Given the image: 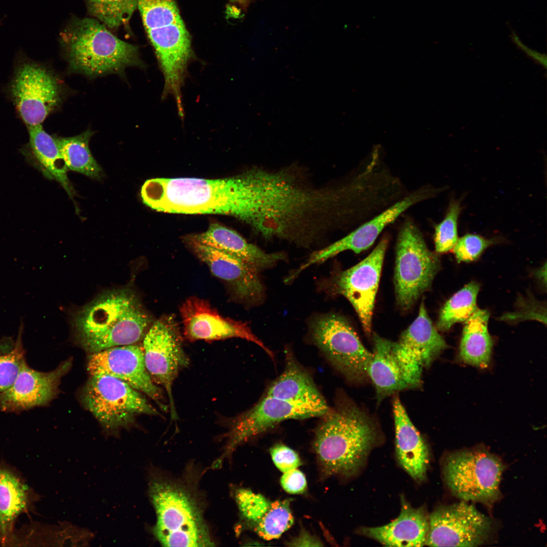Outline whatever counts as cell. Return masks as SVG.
Returning a JSON list of instances; mask_svg holds the SVG:
<instances>
[{
	"label": "cell",
	"instance_id": "cell-1",
	"mask_svg": "<svg viewBox=\"0 0 547 547\" xmlns=\"http://www.w3.org/2000/svg\"><path fill=\"white\" fill-rule=\"evenodd\" d=\"M245 173L225 178H156L141 187L143 203L157 211L174 214L229 215L243 221Z\"/></svg>",
	"mask_w": 547,
	"mask_h": 547
},
{
	"label": "cell",
	"instance_id": "cell-2",
	"mask_svg": "<svg viewBox=\"0 0 547 547\" xmlns=\"http://www.w3.org/2000/svg\"><path fill=\"white\" fill-rule=\"evenodd\" d=\"M151 316L130 287L106 291L75 311L71 325L88 353L135 344L144 337Z\"/></svg>",
	"mask_w": 547,
	"mask_h": 547
},
{
	"label": "cell",
	"instance_id": "cell-3",
	"mask_svg": "<svg viewBox=\"0 0 547 547\" xmlns=\"http://www.w3.org/2000/svg\"><path fill=\"white\" fill-rule=\"evenodd\" d=\"M322 417L312 446L322 474L345 477L356 474L378 441L375 423L349 404L329 409Z\"/></svg>",
	"mask_w": 547,
	"mask_h": 547
},
{
	"label": "cell",
	"instance_id": "cell-4",
	"mask_svg": "<svg viewBox=\"0 0 547 547\" xmlns=\"http://www.w3.org/2000/svg\"><path fill=\"white\" fill-rule=\"evenodd\" d=\"M137 7L164 77L162 97L172 95L183 116L181 89L193 57L189 34L175 0H137Z\"/></svg>",
	"mask_w": 547,
	"mask_h": 547
},
{
	"label": "cell",
	"instance_id": "cell-5",
	"mask_svg": "<svg viewBox=\"0 0 547 547\" xmlns=\"http://www.w3.org/2000/svg\"><path fill=\"white\" fill-rule=\"evenodd\" d=\"M70 67L89 76L119 72L142 66L138 48L113 35L95 18H74L61 31Z\"/></svg>",
	"mask_w": 547,
	"mask_h": 547
},
{
	"label": "cell",
	"instance_id": "cell-6",
	"mask_svg": "<svg viewBox=\"0 0 547 547\" xmlns=\"http://www.w3.org/2000/svg\"><path fill=\"white\" fill-rule=\"evenodd\" d=\"M157 522L153 532L165 546L214 545L196 500L181 486L162 479L149 482Z\"/></svg>",
	"mask_w": 547,
	"mask_h": 547
},
{
	"label": "cell",
	"instance_id": "cell-7",
	"mask_svg": "<svg viewBox=\"0 0 547 547\" xmlns=\"http://www.w3.org/2000/svg\"><path fill=\"white\" fill-rule=\"evenodd\" d=\"M504 468L497 456L477 448L448 454L444 460L443 474L454 496L464 501L490 505L500 497Z\"/></svg>",
	"mask_w": 547,
	"mask_h": 547
},
{
	"label": "cell",
	"instance_id": "cell-8",
	"mask_svg": "<svg viewBox=\"0 0 547 547\" xmlns=\"http://www.w3.org/2000/svg\"><path fill=\"white\" fill-rule=\"evenodd\" d=\"M440 267L438 256L427 248L417 226L405 223L396 246L394 282L397 303L409 309L431 286Z\"/></svg>",
	"mask_w": 547,
	"mask_h": 547
},
{
	"label": "cell",
	"instance_id": "cell-9",
	"mask_svg": "<svg viewBox=\"0 0 547 547\" xmlns=\"http://www.w3.org/2000/svg\"><path fill=\"white\" fill-rule=\"evenodd\" d=\"M7 90L26 126L41 124L57 108L61 99V86L54 73L24 57L16 61Z\"/></svg>",
	"mask_w": 547,
	"mask_h": 547
},
{
	"label": "cell",
	"instance_id": "cell-10",
	"mask_svg": "<svg viewBox=\"0 0 547 547\" xmlns=\"http://www.w3.org/2000/svg\"><path fill=\"white\" fill-rule=\"evenodd\" d=\"M83 399L86 408L108 430L129 425L137 415H160L139 391L105 374L91 375Z\"/></svg>",
	"mask_w": 547,
	"mask_h": 547
},
{
	"label": "cell",
	"instance_id": "cell-11",
	"mask_svg": "<svg viewBox=\"0 0 547 547\" xmlns=\"http://www.w3.org/2000/svg\"><path fill=\"white\" fill-rule=\"evenodd\" d=\"M143 340L146 369L154 382L166 392L171 419L177 420L172 386L179 372L189 365V360L183 348L175 318L162 316L150 326Z\"/></svg>",
	"mask_w": 547,
	"mask_h": 547
},
{
	"label": "cell",
	"instance_id": "cell-12",
	"mask_svg": "<svg viewBox=\"0 0 547 547\" xmlns=\"http://www.w3.org/2000/svg\"><path fill=\"white\" fill-rule=\"evenodd\" d=\"M310 329L315 343L348 379L360 381L368 376L372 353L343 318L332 314L316 317Z\"/></svg>",
	"mask_w": 547,
	"mask_h": 547
},
{
	"label": "cell",
	"instance_id": "cell-13",
	"mask_svg": "<svg viewBox=\"0 0 547 547\" xmlns=\"http://www.w3.org/2000/svg\"><path fill=\"white\" fill-rule=\"evenodd\" d=\"M425 544L431 546H476L485 543L493 529L492 520L464 501L437 507L428 517Z\"/></svg>",
	"mask_w": 547,
	"mask_h": 547
},
{
	"label": "cell",
	"instance_id": "cell-14",
	"mask_svg": "<svg viewBox=\"0 0 547 547\" xmlns=\"http://www.w3.org/2000/svg\"><path fill=\"white\" fill-rule=\"evenodd\" d=\"M329 409L327 405L295 403L265 395L230 421L224 455L230 454L240 444L282 421L322 417Z\"/></svg>",
	"mask_w": 547,
	"mask_h": 547
},
{
	"label": "cell",
	"instance_id": "cell-15",
	"mask_svg": "<svg viewBox=\"0 0 547 547\" xmlns=\"http://www.w3.org/2000/svg\"><path fill=\"white\" fill-rule=\"evenodd\" d=\"M447 344L433 325L422 302L412 323L393 342V350L410 388L421 384L423 368L428 367Z\"/></svg>",
	"mask_w": 547,
	"mask_h": 547
},
{
	"label": "cell",
	"instance_id": "cell-16",
	"mask_svg": "<svg viewBox=\"0 0 547 547\" xmlns=\"http://www.w3.org/2000/svg\"><path fill=\"white\" fill-rule=\"evenodd\" d=\"M87 369L91 375L105 374L118 378L146 394L164 411L168 406L163 390L153 380L145 363L142 347L129 344L92 354Z\"/></svg>",
	"mask_w": 547,
	"mask_h": 547
},
{
	"label": "cell",
	"instance_id": "cell-17",
	"mask_svg": "<svg viewBox=\"0 0 547 547\" xmlns=\"http://www.w3.org/2000/svg\"><path fill=\"white\" fill-rule=\"evenodd\" d=\"M387 246L384 238L360 262L341 272L336 291L345 296L357 313L365 332H371L372 319L383 259Z\"/></svg>",
	"mask_w": 547,
	"mask_h": 547
},
{
	"label": "cell",
	"instance_id": "cell-18",
	"mask_svg": "<svg viewBox=\"0 0 547 547\" xmlns=\"http://www.w3.org/2000/svg\"><path fill=\"white\" fill-rule=\"evenodd\" d=\"M180 311L183 334L190 341L240 338L257 344L273 357V353L253 333L246 323L223 317L206 300L189 297L182 304Z\"/></svg>",
	"mask_w": 547,
	"mask_h": 547
},
{
	"label": "cell",
	"instance_id": "cell-19",
	"mask_svg": "<svg viewBox=\"0 0 547 547\" xmlns=\"http://www.w3.org/2000/svg\"><path fill=\"white\" fill-rule=\"evenodd\" d=\"M68 365L45 372L33 369L25 361L12 385L0 392V410L20 412L48 404L56 396Z\"/></svg>",
	"mask_w": 547,
	"mask_h": 547
},
{
	"label": "cell",
	"instance_id": "cell-20",
	"mask_svg": "<svg viewBox=\"0 0 547 547\" xmlns=\"http://www.w3.org/2000/svg\"><path fill=\"white\" fill-rule=\"evenodd\" d=\"M184 241L214 276L228 284L239 299L252 302L261 298L263 286L255 267L240 258L201 244L187 236Z\"/></svg>",
	"mask_w": 547,
	"mask_h": 547
},
{
	"label": "cell",
	"instance_id": "cell-21",
	"mask_svg": "<svg viewBox=\"0 0 547 547\" xmlns=\"http://www.w3.org/2000/svg\"><path fill=\"white\" fill-rule=\"evenodd\" d=\"M427 198L423 190L418 191L400 200L347 236L327 247L314 252L296 273L311 265L321 263L346 250L359 253L371 247L384 228L393 223L413 205Z\"/></svg>",
	"mask_w": 547,
	"mask_h": 547
},
{
	"label": "cell",
	"instance_id": "cell-22",
	"mask_svg": "<svg viewBox=\"0 0 547 547\" xmlns=\"http://www.w3.org/2000/svg\"><path fill=\"white\" fill-rule=\"evenodd\" d=\"M429 529L428 517L424 507H413L403 497L399 516L383 526L363 527L362 534L385 546H422Z\"/></svg>",
	"mask_w": 547,
	"mask_h": 547
},
{
	"label": "cell",
	"instance_id": "cell-23",
	"mask_svg": "<svg viewBox=\"0 0 547 547\" xmlns=\"http://www.w3.org/2000/svg\"><path fill=\"white\" fill-rule=\"evenodd\" d=\"M396 453L404 470L417 482L426 478L429 451L425 442L412 423L398 396L393 400Z\"/></svg>",
	"mask_w": 547,
	"mask_h": 547
},
{
	"label": "cell",
	"instance_id": "cell-24",
	"mask_svg": "<svg viewBox=\"0 0 547 547\" xmlns=\"http://www.w3.org/2000/svg\"><path fill=\"white\" fill-rule=\"evenodd\" d=\"M186 236L201 244L240 258L257 270L271 266L284 256L279 253H266L247 242L236 231L217 223L211 224L203 232Z\"/></svg>",
	"mask_w": 547,
	"mask_h": 547
},
{
	"label": "cell",
	"instance_id": "cell-25",
	"mask_svg": "<svg viewBox=\"0 0 547 547\" xmlns=\"http://www.w3.org/2000/svg\"><path fill=\"white\" fill-rule=\"evenodd\" d=\"M374 349L367 375L380 402L386 397L409 388L393 350V342L378 335L373 336Z\"/></svg>",
	"mask_w": 547,
	"mask_h": 547
},
{
	"label": "cell",
	"instance_id": "cell-26",
	"mask_svg": "<svg viewBox=\"0 0 547 547\" xmlns=\"http://www.w3.org/2000/svg\"><path fill=\"white\" fill-rule=\"evenodd\" d=\"M265 395L295 403L327 405L308 373L289 356L284 371Z\"/></svg>",
	"mask_w": 547,
	"mask_h": 547
},
{
	"label": "cell",
	"instance_id": "cell-27",
	"mask_svg": "<svg viewBox=\"0 0 547 547\" xmlns=\"http://www.w3.org/2000/svg\"><path fill=\"white\" fill-rule=\"evenodd\" d=\"M27 485L10 470L0 466V541L3 545L12 539L14 522L27 508Z\"/></svg>",
	"mask_w": 547,
	"mask_h": 547
},
{
	"label": "cell",
	"instance_id": "cell-28",
	"mask_svg": "<svg viewBox=\"0 0 547 547\" xmlns=\"http://www.w3.org/2000/svg\"><path fill=\"white\" fill-rule=\"evenodd\" d=\"M489 312L477 308L464 322L459 357L465 363L480 368L490 362L492 340L488 330Z\"/></svg>",
	"mask_w": 547,
	"mask_h": 547
},
{
	"label": "cell",
	"instance_id": "cell-29",
	"mask_svg": "<svg viewBox=\"0 0 547 547\" xmlns=\"http://www.w3.org/2000/svg\"><path fill=\"white\" fill-rule=\"evenodd\" d=\"M29 146L42 170L49 178L58 182L73 199L75 190L68 177L67 168L55 138L46 132L41 124L27 126Z\"/></svg>",
	"mask_w": 547,
	"mask_h": 547
},
{
	"label": "cell",
	"instance_id": "cell-30",
	"mask_svg": "<svg viewBox=\"0 0 547 547\" xmlns=\"http://www.w3.org/2000/svg\"><path fill=\"white\" fill-rule=\"evenodd\" d=\"M93 132L87 130L70 137L56 138L61 157L68 169L92 178H100V166L93 157L89 147Z\"/></svg>",
	"mask_w": 547,
	"mask_h": 547
},
{
	"label": "cell",
	"instance_id": "cell-31",
	"mask_svg": "<svg viewBox=\"0 0 547 547\" xmlns=\"http://www.w3.org/2000/svg\"><path fill=\"white\" fill-rule=\"evenodd\" d=\"M479 285L472 282L453 295L441 309L436 328L446 331L457 323L465 322L478 308Z\"/></svg>",
	"mask_w": 547,
	"mask_h": 547
},
{
	"label": "cell",
	"instance_id": "cell-32",
	"mask_svg": "<svg viewBox=\"0 0 547 547\" xmlns=\"http://www.w3.org/2000/svg\"><path fill=\"white\" fill-rule=\"evenodd\" d=\"M90 14L107 27L127 26L137 7V0H86Z\"/></svg>",
	"mask_w": 547,
	"mask_h": 547
},
{
	"label": "cell",
	"instance_id": "cell-33",
	"mask_svg": "<svg viewBox=\"0 0 547 547\" xmlns=\"http://www.w3.org/2000/svg\"><path fill=\"white\" fill-rule=\"evenodd\" d=\"M294 523V517L287 499L271 502L261 519L254 524V531L261 538L269 540L281 536Z\"/></svg>",
	"mask_w": 547,
	"mask_h": 547
},
{
	"label": "cell",
	"instance_id": "cell-34",
	"mask_svg": "<svg viewBox=\"0 0 547 547\" xmlns=\"http://www.w3.org/2000/svg\"><path fill=\"white\" fill-rule=\"evenodd\" d=\"M462 207L459 201L450 203L446 216L435 227L434 242L436 251L446 253L452 250L458 239V220Z\"/></svg>",
	"mask_w": 547,
	"mask_h": 547
},
{
	"label": "cell",
	"instance_id": "cell-35",
	"mask_svg": "<svg viewBox=\"0 0 547 547\" xmlns=\"http://www.w3.org/2000/svg\"><path fill=\"white\" fill-rule=\"evenodd\" d=\"M22 328L12 349L0 354V392L9 387L15 380L22 365L26 361L22 342Z\"/></svg>",
	"mask_w": 547,
	"mask_h": 547
},
{
	"label": "cell",
	"instance_id": "cell-36",
	"mask_svg": "<svg viewBox=\"0 0 547 547\" xmlns=\"http://www.w3.org/2000/svg\"><path fill=\"white\" fill-rule=\"evenodd\" d=\"M235 498L243 518L253 525L261 519L270 504L262 495L247 489L238 490Z\"/></svg>",
	"mask_w": 547,
	"mask_h": 547
},
{
	"label": "cell",
	"instance_id": "cell-37",
	"mask_svg": "<svg viewBox=\"0 0 547 547\" xmlns=\"http://www.w3.org/2000/svg\"><path fill=\"white\" fill-rule=\"evenodd\" d=\"M495 243L494 239L469 233L458 238L452 250L457 261L470 262L478 259L485 249Z\"/></svg>",
	"mask_w": 547,
	"mask_h": 547
},
{
	"label": "cell",
	"instance_id": "cell-38",
	"mask_svg": "<svg viewBox=\"0 0 547 547\" xmlns=\"http://www.w3.org/2000/svg\"><path fill=\"white\" fill-rule=\"evenodd\" d=\"M270 454L276 466L283 473L297 468L301 464L298 454L283 444H278L271 447Z\"/></svg>",
	"mask_w": 547,
	"mask_h": 547
},
{
	"label": "cell",
	"instance_id": "cell-39",
	"mask_svg": "<svg viewBox=\"0 0 547 547\" xmlns=\"http://www.w3.org/2000/svg\"><path fill=\"white\" fill-rule=\"evenodd\" d=\"M280 483L283 489L290 494H302L307 488L304 475L297 468L284 473Z\"/></svg>",
	"mask_w": 547,
	"mask_h": 547
},
{
	"label": "cell",
	"instance_id": "cell-40",
	"mask_svg": "<svg viewBox=\"0 0 547 547\" xmlns=\"http://www.w3.org/2000/svg\"><path fill=\"white\" fill-rule=\"evenodd\" d=\"M511 36L512 41L519 48L524 52L528 56L537 61L539 64L542 65L543 67H544V68H546V57L544 54H541L528 48L522 42L515 32L512 31Z\"/></svg>",
	"mask_w": 547,
	"mask_h": 547
},
{
	"label": "cell",
	"instance_id": "cell-41",
	"mask_svg": "<svg viewBox=\"0 0 547 547\" xmlns=\"http://www.w3.org/2000/svg\"><path fill=\"white\" fill-rule=\"evenodd\" d=\"M292 546H321V541L308 533L303 532L290 543Z\"/></svg>",
	"mask_w": 547,
	"mask_h": 547
},
{
	"label": "cell",
	"instance_id": "cell-42",
	"mask_svg": "<svg viewBox=\"0 0 547 547\" xmlns=\"http://www.w3.org/2000/svg\"><path fill=\"white\" fill-rule=\"evenodd\" d=\"M540 270L537 271V276L538 278L543 282L545 284L546 283V275H544V273H546V264L544 265V267H542Z\"/></svg>",
	"mask_w": 547,
	"mask_h": 547
},
{
	"label": "cell",
	"instance_id": "cell-43",
	"mask_svg": "<svg viewBox=\"0 0 547 547\" xmlns=\"http://www.w3.org/2000/svg\"><path fill=\"white\" fill-rule=\"evenodd\" d=\"M235 2H243L245 0H231Z\"/></svg>",
	"mask_w": 547,
	"mask_h": 547
}]
</instances>
